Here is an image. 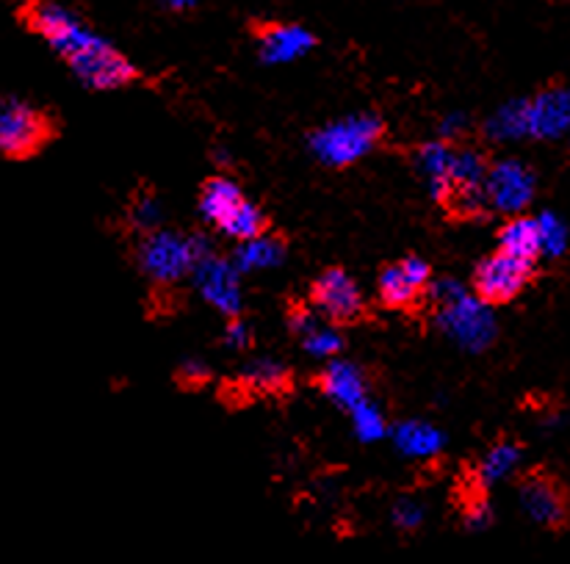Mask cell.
<instances>
[{
  "label": "cell",
  "instance_id": "cell-1",
  "mask_svg": "<svg viewBox=\"0 0 570 564\" xmlns=\"http://www.w3.org/2000/svg\"><path fill=\"white\" fill-rule=\"evenodd\" d=\"M28 26L67 61L72 76L95 92H114L136 81V67L111 42L95 33L81 17L50 0L28 6Z\"/></svg>",
  "mask_w": 570,
  "mask_h": 564
},
{
  "label": "cell",
  "instance_id": "cell-2",
  "mask_svg": "<svg viewBox=\"0 0 570 564\" xmlns=\"http://www.w3.org/2000/svg\"><path fill=\"white\" fill-rule=\"evenodd\" d=\"M430 294L438 305V327L452 344L465 352H484L493 344L499 327H495L493 305H488L482 296L471 294L452 277L432 283Z\"/></svg>",
  "mask_w": 570,
  "mask_h": 564
},
{
  "label": "cell",
  "instance_id": "cell-3",
  "mask_svg": "<svg viewBox=\"0 0 570 564\" xmlns=\"http://www.w3.org/2000/svg\"><path fill=\"white\" fill-rule=\"evenodd\" d=\"M210 253V244L203 236H180L175 230L145 232L139 244V266L153 283L175 285L191 277L199 258Z\"/></svg>",
  "mask_w": 570,
  "mask_h": 564
},
{
  "label": "cell",
  "instance_id": "cell-4",
  "mask_svg": "<svg viewBox=\"0 0 570 564\" xmlns=\"http://www.w3.org/2000/svg\"><path fill=\"white\" fill-rule=\"evenodd\" d=\"M382 139V119L377 113H357L338 119L311 136V152L324 167L344 169L363 161Z\"/></svg>",
  "mask_w": 570,
  "mask_h": 564
},
{
  "label": "cell",
  "instance_id": "cell-5",
  "mask_svg": "<svg viewBox=\"0 0 570 564\" xmlns=\"http://www.w3.org/2000/svg\"><path fill=\"white\" fill-rule=\"evenodd\" d=\"M53 139V122L45 111L22 100H0V156L26 161Z\"/></svg>",
  "mask_w": 570,
  "mask_h": 564
},
{
  "label": "cell",
  "instance_id": "cell-6",
  "mask_svg": "<svg viewBox=\"0 0 570 564\" xmlns=\"http://www.w3.org/2000/svg\"><path fill=\"white\" fill-rule=\"evenodd\" d=\"M521 509L546 532H562L570 521V493L549 471H532L518 484Z\"/></svg>",
  "mask_w": 570,
  "mask_h": 564
},
{
  "label": "cell",
  "instance_id": "cell-7",
  "mask_svg": "<svg viewBox=\"0 0 570 564\" xmlns=\"http://www.w3.org/2000/svg\"><path fill=\"white\" fill-rule=\"evenodd\" d=\"M534 277L532 260H521L515 255L495 253L484 258L474 271V294L482 296L488 305H507L518 299L529 288Z\"/></svg>",
  "mask_w": 570,
  "mask_h": 564
},
{
  "label": "cell",
  "instance_id": "cell-8",
  "mask_svg": "<svg viewBox=\"0 0 570 564\" xmlns=\"http://www.w3.org/2000/svg\"><path fill=\"white\" fill-rule=\"evenodd\" d=\"M242 271L236 269V264L219 255L208 253L205 258H199V264L194 266L191 280L194 288L199 290L205 301L214 307L216 313L227 318H236L242 313L244 296H242Z\"/></svg>",
  "mask_w": 570,
  "mask_h": 564
},
{
  "label": "cell",
  "instance_id": "cell-9",
  "mask_svg": "<svg viewBox=\"0 0 570 564\" xmlns=\"http://www.w3.org/2000/svg\"><path fill=\"white\" fill-rule=\"evenodd\" d=\"M484 191H488L490 208L507 216H518L532 205L534 175L527 164L515 161V158H504V161L490 164Z\"/></svg>",
  "mask_w": 570,
  "mask_h": 564
},
{
  "label": "cell",
  "instance_id": "cell-10",
  "mask_svg": "<svg viewBox=\"0 0 570 564\" xmlns=\"http://www.w3.org/2000/svg\"><path fill=\"white\" fill-rule=\"evenodd\" d=\"M523 130H527V139L540 141L570 133V87L551 83L543 92L523 100Z\"/></svg>",
  "mask_w": 570,
  "mask_h": 564
},
{
  "label": "cell",
  "instance_id": "cell-11",
  "mask_svg": "<svg viewBox=\"0 0 570 564\" xmlns=\"http://www.w3.org/2000/svg\"><path fill=\"white\" fill-rule=\"evenodd\" d=\"M490 164L479 150H458L454 152V175H452V197L449 208L458 216H479L490 208L484 180H488Z\"/></svg>",
  "mask_w": 570,
  "mask_h": 564
},
{
  "label": "cell",
  "instance_id": "cell-12",
  "mask_svg": "<svg viewBox=\"0 0 570 564\" xmlns=\"http://www.w3.org/2000/svg\"><path fill=\"white\" fill-rule=\"evenodd\" d=\"M313 307L322 313L324 318L338 324H352L363 316L366 305H363V294L357 283L346 275L344 269H327L311 290Z\"/></svg>",
  "mask_w": 570,
  "mask_h": 564
},
{
  "label": "cell",
  "instance_id": "cell-13",
  "mask_svg": "<svg viewBox=\"0 0 570 564\" xmlns=\"http://www.w3.org/2000/svg\"><path fill=\"white\" fill-rule=\"evenodd\" d=\"M313 48H316L313 33L294 22H269L258 31V53L264 65H291L305 59Z\"/></svg>",
  "mask_w": 570,
  "mask_h": 564
},
{
  "label": "cell",
  "instance_id": "cell-14",
  "mask_svg": "<svg viewBox=\"0 0 570 564\" xmlns=\"http://www.w3.org/2000/svg\"><path fill=\"white\" fill-rule=\"evenodd\" d=\"M318 387H322V393L335 407L346 409V413L368 398L366 376H363L361 368L355 363L338 360V357L327 360V368H324L322 379H318Z\"/></svg>",
  "mask_w": 570,
  "mask_h": 564
},
{
  "label": "cell",
  "instance_id": "cell-15",
  "mask_svg": "<svg viewBox=\"0 0 570 564\" xmlns=\"http://www.w3.org/2000/svg\"><path fill=\"white\" fill-rule=\"evenodd\" d=\"M454 147L452 141H430L419 150L415 156V164H419L421 178L426 180V188H430L432 197L438 202H449L452 197V175H454Z\"/></svg>",
  "mask_w": 570,
  "mask_h": 564
},
{
  "label": "cell",
  "instance_id": "cell-16",
  "mask_svg": "<svg viewBox=\"0 0 570 564\" xmlns=\"http://www.w3.org/2000/svg\"><path fill=\"white\" fill-rule=\"evenodd\" d=\"M391 441L399 454L410 459H432L443 452V432L435 429L424 420H404V424L393 426Z\"/></svg>",
  "mask_w": 570,
  "mask_h": 564
},
{
  "label": "cell",
  "instance_id": "cell-17",
  "mask_svg": "<svg viewBox=\"0 0 570 564\" xmlns=\"http://www.w3.org/2000/svg\"><path fill=\"white\" fill-rule=\"evenodd\" d=\"M285 260V244L275 236H261L249 238V241H242L233 253V264L242 275H255V271H269L277 269Z\"/></svg>",
  "mask_w": 570,
  "mask_h": 564
},
{
  "label": "cell",
  "instance_id": "cell-18",
  "mask_svg": "<svg viewBox=\"0 0 570 564\" xmlns=\"http://www.w3.org/2000/svg\"><path fill=\"white\" fill-rule=\"evenodd\" d=\"M499 249L507 255H515L521 260H532L538 264L540 258V227L538 219L532 216H512L499 232Z\"/></svg>",
  "mask_w": 570,
  "mask_h": 564
},
{
  "label": "cell",
  "instance_id": "cell-19",
  "mask_svg": "<svg viewBox=\"0 0 570 564\" xmlns=\"http://www.w3.org/2000/svg\"><path fill=\"white\" fill-rule=\"evenodd\" d=\"M242 202L244 194L238 184H233L230 178H210L199 194V214L208 225L219 227Z\"/></svg>",
  "mask_w": 570,
  "mask_h": 564
},
{
  "label": "cell",
  "instance_id": "cell-20",
  "mask_svg": "<svg viewBox=\"0 0 570 564\" xmlns=\"http://www.w3.org/2000/svg\"><path fill=\"white\" fill-rule=\"evenodd\" d=\"M421 290L424 288H419V285L410 280L407 271L402 269V264L387 266L377 283L380 301L385 307H391V310H407V307H413L415 301H419Z\"/></svg>",
  "mask_w": 570,
  "mask_h": 564
},
{
  "label": "cell",
  "instance_id": "cell-21",
  "mask_svg": "<svg viewBox=\"0 0 570 564\" xmlns=\"http://www.w3.org/2000/svg\"><path fill=\"white\" fill-rule=\"evenodd\" d=\"M285 385H288V372L283 363L272 357H258L242 372V387L255 396H272V393L285 390Z\"/></svg>",
  "mask_w": 570,
  "mask_h": 564
},
{
  "label": "cell",
  "instance_id": "cell-22",
  "mask_svg": "<svg viewBox=\"0 0 570 564\" xmlns=\"http://www.w3.org/2000/svg\"><path fill=\"white\" fill-rule=\"evenodd\" d=\"M521 457H523V448L518 446V443L512 441L495 443V446L484 454L482 465H479V482H482L484 487H493V484L504 482V478L521 465Z\"/></svg>",
  "mask_w": 570,
  "mask_h": 564
},
{
  "label": "cell",
  "instance_id": "cell-23",
  "mask_svg": "<svg viewBox=\"0 0 570 564\" xmlns=\"http://www.w3.org/2000/svg\"><path fill=\"white\" fill-rule=\"evenodd\" d=\"M219 230L225 232L227 238H233L236 244H242V241H249V238L261 236V232H266V219H264V214H261L258 205H253L244 199V202L238 205V208L233 210L225 221H222Z\"/></svg>",
  "mask_w": 570,
  "mask_h": 564
},
{
  "label": "cell",
  "instance_id": "cell-24",
  "mask_svg": "<svg viewBox=\"0 0 570 564\" xmlns=\"http://www.w3.org/2000/svg\"><path fill=\"white\" fill-rule=\"evenodd\" d=\"M484 133L495 141L527 139V130H523V100H512L507 102V106H501L499 111L488 119Z\"/></svg>",
  "mask_w": 570,
  "mask_h": 564
},
{
  "label": "cell",
  "instance_id": "cell-25",
  "mask_svg": "<svg viewBox=\"0 0 570 564\" xmlns=\"http://www.w3.org/2000/svg\"><path fill=\"white\" fill-rule=\"evenodd\" d=\"M350 415H352V429H355L357 441L361 443H380L382 437L391 435V429H387L385 424V415L380 413V407L372 402V398H366V402L357 404L355 409H350Z\"/></svg>",
  "mask_w": 570,
  "mask_h": 564
},
{
  "label": "cell",
  "instance_id": "cell-26",
  "mask_svg": "<svg viewBox=\"0 0 570 564\" xmlns=\"http://www.w3.org/2000/svg\"><path fill=\"white\" fill-rule=\"evenodd\" d=\"M299 340H302V349H305L311 357H316V360H333V357H338L341 349H344V335H341L335 327H330V324H322V321H318L316 327L307 329Z\"/></svg>",
  "mask_w": 570,
  "mask_h": 564
},
{
  "label": "cell",
  "instance_id": "cell-27",
  "mask_svg": "<svg viewBox=\"0 0 570 564\" xmlns=\"http://www.w3.org/2000/svg\"><path fill=\"white\" fill-rule=\"evenodd\" d=\"M540 227V255L546 258H562V253L568 249V230L562 225V219H557L554 214L538 216Z\"/></svg>",
  "mask_w": 570,
  "mask_h": 564
},
{
  "label": "cell",
  "instance_id": "cell-28",
  "mask_svg": "<svg viewBox=\"0 0 570 564\" xmlns=\"http://www.w3.org/2000/svg\"><path fill=\"white\" fill-rule=\"evenodd\" d=\"M130 225L139 232H153L161 227V202L153 194H139L130 205Z\"/></svg>",
  "mask_w": 570,
  "mask_h": 564
},
{
  "label": "cell",
  "instance_id": "cell-29",
  "mask_svg": "<svg viewBox=\"0 0 570 564\" xmlns=\"http://www.w3.org/2000/svg\"><path fill=\"white\" fill-rule=\"evenodd\" d=\"M424 517V506L413 498H402L393 506V523H396V528H402V532H415V528H421Z\"/></svg>",
  "mask_w": 570,
  "mask_h": 564
},
{
  "label": "cell",
  "instance_id": "cell-30",
  "mask_svg": "<svg viewBox=\"0 0 570 564\" xmlns=\"http://www.w3.org/2000/svg\"><path fill=\"white\" fill-rule=\"evenodd\" d=\"M493 523V509L484 498H471L469 509H465V528L469 532H484Z\"/></svg>",
  "mask_w": 570,
  "mask_h": 564
},
{
  "label": "cell",
  "instance_id": "cell-31",
  "mask_svg": "<svg viewBox=\"0 0 570 564\" xmlns=\"http://www.w3.org/2000/svg\"><path fill=\"white\" fill-rule=\"evenodd\" d=\"M249 344H253V329H249V324H244L242 318H230L225 327V346L233 352H244L249 349Z\"/></svg>",
  "mask_w": 570,
  "mask_h": 564
},
{
  "label": "cell",
  "instance_id": "cell-32",
  "mask_svg": "<svg viewBox=\"0 0 570 564\" xmlns=\"http://www.w3.org/2000/svg\"><path fill=\"white\" fill-rule=\"evenodd\" d=\"M402 269L407 271V277L415 285H419V288H430V285H432V269H430V264H426V260L407 258V260H402Z\"/></svg>",
  "mask_w": 570,
  "mask_h": 564
},
{
  "label": "cell",
  "instance_id": "cell-33",
  "mask_svg": "<svg viewBox=\"0 0 570 564\" xmlns=\"http://www.w3.org/2000/svg\"><path fill=\"white\" fill-rule=\"evenodd\" d=\"M465 128H469V119H465V113H449L441 125V133L446 141H454Z\"/></svg>",
  "mask_w": 570,
  "mask_h": 564
},
{
  "label": "cell",
  "instance_id": "cell-34",
  "mask_svg": "<svg viewBox=\"0 0 570 564\" xmlns=\"http://www.w3.org/2000/svg\"><path fill=\"white\" fill-rule=\"evenodd\" d=\"M180 376H184L186 385H203L208 379V368L199 360H186L184 368H180Z\"/></svg>",
  "mask_w": 570,
  "mask_h": 564
},
{
  "label": "cell",
  "instance_id": "cell-35",
  "mask_svg": "<svg viewBox=\"0 0 570 564\" xmlns=\"http://www.w3.org/2000/svg\"><path fill=\"white\" fill-rule=\"evenodd\" d=\"M161 3H167L169 9H175V11H189V9H194V3H197V0H161Z\"/></svg>",
  "mask_w": 570,
  "mask_h": 564
}]
</instances>
